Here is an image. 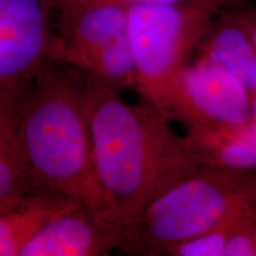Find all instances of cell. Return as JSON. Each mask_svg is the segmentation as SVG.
Returning a JSON list of instances; mask_svg holds the SVG:
<instances>
[{
	"mask_svg": "<svg viewBox=\"0 0 256 256\" xmlns=\"http://www.w3.org/2000/svg\"><path fill=\"white\" fill-rule=\"evenodd\" d=\"M52 58L63 60L119 92L136 88V68L126 32L101 46L62 51Z\"/></svg>",
	"mask_w": 256,
	"mask_h": 256,
	"instance_id": "7c38bea8",
	"label": "cell"
},
{
	"mask_svg": "<svg viewBox=\"0 0 256 256\" xmlns=\"http://www.w3.org/2000/svg\"><path fill=\"white\" fill-rule=\"evenodd\" d=\"M252 122L256 124V94L252 96Z\"/></svg>",
	"mask_w": 256,
	"mask_h": 256,
	"instance_id": "e0dca14e",
	"label": "cell"
},
{
	"mask_svg": "<svg viewBox=\"0 0 256 256\" xmlns=\"http://www.w3.org/2000/svg\"><path fill=\"white\" fill-rule=\"evenodd\" d=\"M185 142L202 166L256 168V124L232 127H185Z\"/></svg>",
	"mask_w": 256,
	"mask_h": 256,
	"instance_id": "30bf717a",
	"label": "cell"
},
{
	"mask_svg": "<svg viewBox=\"0 0 256 256\" xmlns=\"http://www.w3.org/2000/svg\"><path fill=\"white\" fill-rule=\"evenodd\" d=\"M81 75L106 212L127 230L150 203L202 165L185 138L151 104H127L119 90Z\"/></svg>",
	"mask_w": 256,
	"mask_h": 256,
	"instance_id": "6da1fadb",
	"label": "cell"
},
{
	"mask_svg": "<svg viewBox=\"0 0 256 256\" xmlns=\"http://www.w3.org/2000/svg\"><path fill=\"white\" fill-rule=\"evenodd\" d=\"M196 52L236 76L250 96L256 94V48L224 12L212 22Z\"/></svg>",
	"mask_w": 256,
	"mask_h": 256,
	"instance_id": "8fae6325",
	"label": "cell"
},
{
	"mask_svg": "<svg viewBox=\"0 0 256 256\" xmlns=\"http://www.w3.org/2000/svg\"><path fill=\"white\" fill-rule=\"evenodd\" d=\"M16 124L34 188L107 216L96 178L81 72L48 57L18 92Z\"/></svg>",
	"mask_w": 256,
	"mask_h": 256,
	"instance_id": "7a4b0ae2",
	"label": "cell"
},
{
	"mask_svg": "<svg viewBox=\"0 0 256 256\" xmlns=\"http://www.w3.org/2000/svg\"><path fill=\"white\" fill-rule=\"evenodd\" d=\"M256 204V168L200 166L145 208L119 252L165 255L171 246L208 232Z\"/></svg>",
	"mask_w": 256,
	"mask_h": 256,
	"instance_id": "3957f363",
	"label": "cell"
},
{
	"mask_svg": "<svg viewBox=\"0 0 256 256\" xmlns=\"http://www.w3.org/2000/svg\"><path fill=\"white\" fill-rule=\"evenodd\" d=\"M126 228L84 204L43 226L20 256H106L119 252Z\"/></svg>",
	"mask_w": 256,
	"mask_h": 256,
	"instance_id": "52a82bcc",
	"label": "cell"
},
{
	"mask_svg": "<svg viewBox=\"0 0 256 256\" xmlns=\"http://www.w3.org/2000/svg\"><path fill=\"white\" fill-rule=\"evenodd\" d=\"M170 120L185 127L241 126L252 122V96L232 72L197 55L182 72Z\"/></svg>",
	"mask_w": 256,
	"mask_h": 256,
	"instance_id": "5b68a950",
	"label": "cell"
},
{
	"mask_svg": "<svg viewBox=\"0 0 256 256\" xmlns=\"http://www.w3.org/2000/svg\"><path fill=\"white\" fill-rule=\"evenodd\" d=\"M16 100L0 98V206L34 188L19 142Z\"/></svg>",
	"mask_w": 256,
	"mask_h": 256,
	"instance_id": "4fadbf2b",
	"label": "cell"
},
{
	"mask_svg": "<svg viewBox=\"0 0 256 256\" xmlns=\"http://www.w3.org/2000/svg\"><path fill=\"white\" fill-rule=\"evenodd\" d=\"M56 46L62 51L82 50L115 40L126 32L127 8L114 2H83L54 8Z\"/></svg>",
	"mask_w": 256,
	"mask_h": 256,
	"instance_id": "ba28073f",
	"label": "cell"
},
{
	"mask_svg": "<svg viewBox=\"0 0 256 256\" xmlns=\"http://www.w3.org/2000/svg\"><path fill=\"white\" fill-rule=\"evenodd\" d=\"M224 256H256V206L242 217Z\"/></svg>",
	"mask_w": 256,
	"mask_h": 256,
	"instance_id": "9a60e30c",
	"label": "cell"
},
{
	"mask_svg": "<svg viewBox=\"0 0 256 256\" xmlns=\"http://www.w3.org/2000/svg\"><path fill=\"white\" fill-rule=\"evenodd\" d=\"M50 0H0V98H16L48 57L56 34Z\"/></svg>",
	"mask_w": 256,
	"mask_h": 256,
	"instance_id": "8992f818",
	"label": "cell"
},
{
	"mask_svg": "<svg viewBox=\"0 0 256 256\" xmlns=\"http://www.w3.org/2000/svg\"><path fill=\"white\" fill-rule=\"evenodd\" d=\"M235 24L242 28L256 48V8H246L224 12Z\"/></svg>",
	"mask_w": 256,
	"mask_h": 256,
	"instance_id": "2e32d148",
	"label": "cell"
},
{
	"mask_svg": "<svg viewBox=\"0 0 256 256\" xmlns=\"http://www.w3.org/2000/svg\"><path fill=\"white\" fill-rule=\"evenodd\" d=\"M78 206V202L37 188L2 204L0 256H20L25 244L43 226Z\"/></svg>",
	"mask_w": 256,
	"mask_h": 256,
	"instance_id": "9c48e42d",
	"label": "cell"
},
{
	"mask_svg": "<svg viewBox=\"0 0 256 256\" xmlns=\"http://www.w3.org/2000/svg\"><path fill=\"white\" fill-rule=\"evenodd\" d=\"M217 16L197 5L127 8L126 36L136 68L134 90L168 120L182 72Z\"/></svg>",
	"mask_w": 256,
	"mask_h": 256,
	"instance_id": "277c9868",
	"label": "cell"
},
{
	"mask_svg": "<svg viewBox=\"0 0 256 256\" xmlns=\"http://www.w3.org/2000/svg\"><path fill=\"white\" fill-rule=\"evenodd\" d=\"M52 8L64 6L83 4V2H114V4L130 8L136 5H197L210 8L220 14L223 12L246 8L249 0H50Z\"/></svg>",
	"mask_w": 256,
	"mask_h": 256,
	"instance_id": "5bb4252c",
	"label": "cell"
}]
</instances>
